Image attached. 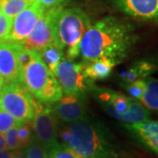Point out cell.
<instances>
[{"mask_svg": "<svg viewBox=\"0 0 158 158\" xmlns=\"http://www.w3.org/2000/svg\"><path fill=\"white\" fill-rule=\"evenodd\" d=\"M136 41L134 27L124 20L107 16L91 25L79 43V56L85 61L102 57L122 62Z\"/></svg>", "mask_w": 158, "mask_h": 158, "instance_id": "cell-1", "label": "cell"}, {"mask_svg": "<svg viewBox=\"0 0 158 158\" xmlns=\"http://www.w3.org/2000/svg\"><path fill=\"white\" fill-rule=\"evenodd\" d=\"M61 142L83 158H115V144L109 131L88 116L59 130Z\"/></svg>", "mask_w": 158, "mask_h": 158, "instance_id": "cell-2", "label": "cell"}, {"mask_svg": "<svg viewBox=\"0 0 158 158\" xmlns=\"http://www.w3.org/2000/svg\"><path fill=\"white\" fill-rule=\"evenodd\" d=\"M91 26L88 14L80 8L62 7L54 20V42L70 60L79 56V43Z\"/></svg>", "mask_w": 158, "mask_h": 158, "instance_id": "cell-3", "label": "cell"}, {"mask_svg": "<svg viewBox=\"0 0 158 158\" xmlns=\"http://www.w3.org/2000/svg\"><path fill=\"white\" fill-rule=\"evenodd\" d=\"M96 93L102 107L114 118L127 124L150 120L148 109L140 101L107 89H96Z\"/></svg>", "mask_w": 158, "mask_h": 158, "instance_id": "cell-4", "label": "cell"}, {"mask_svg": "<svg viewBox=\"0 0 158 158\" xmlns=\"http://www.w3.org/2000/svg\"><path fill=\"white\" fill-rule=\"evenodd\" d=\"M36 98L21 84H6L0 93V109L12 115L22 124L32 123Z\"/></svg>", "mask_w": 158, "mask_h": 158, "instance_id": "cell-5", "label": "cell"}, {"mask_svg": "<svg viewBox=\"0 0 158 158\" xmlns=\"http://www.w3.org/2000/svg\"><path fill=\"white\" fill-rule=\"evenodd\" d=\"M53 74L63 94L85 96L88 90L93 88V82L85 76L84 63L75 62L67 57L57 64Z\"/></svg>", "mask_w": 158, "mask_h": 158, "instance_id": "cell-6", "label": "cell"}, {"mask_svg": "<svg viewBox=\"0 0 158 158\" xmlns=\"http://www.w3.org/2000/svg\"><path fill=\"white\" fill-rule=\"evenodd\" d=\"M32 127L34 135L45 148L47 152L59 141L58 118L52 105L44 104L36 99Z\"/></svg>", "mask_w": 158, "mask_h": 158, "instance_id": "cell-7", "label": "cell"}, {"mask_svg": "<svg viewBox=\"0 0 158 158\" xmlns=\"http://www.w3.org/2000/svg\"><path fill=\"white\" fill-rule=\"evenodd\" d=\"M55 75L42 61L39 52H35L34 58L22 69L20 84L37 98Z\"/></svg>", "mask_w": 158, "mask_h": 158, "instance_id": "cell-8", "label": "cell"}, {"mask_svg": "<svg viewBox=\"0 0 158 158\" xmlns=\"http://www.w3.org/2000/svg\"><path fill=\"white\" fill-rule=\"evenodd\" d=\"M63 7H54L45 10L37 20L34 29L23 41L25 48L39 52L41 48L54 42V20L58 11Z\"/></svg>", "mask_w": 158, "mask_h": 158, "instance_id": "cell-9", "label": "cell"}, {"mask_svg": "<svg viewBox=\"0 0 158 158\" xmlns=\"http://www.w3.org/2000/svg\"><path fill=\"white\" fill-rule=\"evenodd\" d=\"M44 9L35 0L12 19L10 34L6 41L22 43L34 29L37 20L44 12Z\"/></svg>", "mask_w": 158, "mask_h": 158, "instance_id": "cell-10", "label": "cell"}, {"mask_svg": "<svg viewBox=\"0 0 158 158\" xmlns=\"http://www.w3.org/2000/svg\"><path fill=\"white\" fill-rule=\"evenodd\" d=\"M57 118L64 124H70L87 117L85 96L63 94L52 105Z\"/></svg>", "mask_w": 158, "mask_h": 158, "instance_id": "cell-11", "label": "cell"}, {"mask_svg": "<svg viewBox=\"0 0 158 158\" xmlns=\"http://www.w3.org/2000/svg\"><path fill=\"white\" fill-rule=\"evenodd\" d=\"M19 43L12 41L0 42V76L6 84L21 81L22 69L18 59Z\"/></svg>", "mask_w": 158, "mask_h": 158, "instance_id": "cell-12", "label": "cell"}, {"mask_svg": "<svg viewBox=\"0 0 158 158\" xmlns=\"http://www.w3.org/2000/svg\"><path fill=\"white\" fill-rule=\"evenodd\" d=\"M111 2L130 17L158 22V0H111Z\"/></svg>", "mask_w": 158, "mask_h": 158, "instance_id": "cell-13", "label": "cell"}, {"mask_svg": "<svg viewBox=\"0 0 158 158\" xmlns=\"http://www.w3.org/2000/svg\"><path fill=\"white\" fill-rule=\"evenodd\" d=\"M128 129L146 147L158 155V121L148 120L146 122L131 124Z\"/></svg>", "mask_w": 158, "mask_h": 158, "instance_id": "cell-14", "label": "cell"}, {"mask_svg": "<svg viewBox=\"0 0 158 158\" xmlns=\"http://www.w3.org/2000/svg\"><path fill=\"white\" fill-rule=\"evenodd\" d=\"M117 64V62L110 58L102 57L94 61H85L84 71L85 76L92 82L95 80H103L111 75L113 69Z\"/></svg>", "mask_w": 158, "mask_h": 158, "instance_id": "cell-15", "label": "cell"}, {"mask_svg": "<svg viewBox=\"0 0 158 158\" xmlns=\"http://www.w3.org/2000/svg\"><path fill=\"white\" fill-rule=\"evenodd\" d=\"M139 101L153 112L158 113V79L144 78V87Z\"/></svg>", "mask_w": 158, "mask_h": 158, "instance_id": "cell-16", "label": "cell"}, {"mask_svg": "<svg viewBox=\"0 0 158 158\" xmlns=\"http://www.w3.org/2000/svg\"><path fill=\"white\" fill-rule=\"evenodd\" d=\"M42 61L51 72H54L57 64L64 58V52L55 43L46 46L39 51Z\"/></svg>", "mask_w": 158, "mask_h": 158, "instance_id": "cell-17", "label": "cell"}, {"mask_svg": "<svg viewBox=\"0 0 158 158\" xmlns=\"http://www.w3.org/2000/svg\"><path fill=\"white\" fill-rule=\"evenodd\" d=\"M152 71V65L146 62H137L127 70L121 71L119 78L123 83H131L137 79L147 77L148 74Z\"/></svg>", "mask_w": 158, "mask_h": 158, "instance_id": "cell-18", "label": "cell"}, {"mask_svg": "<svg viewBox=\"0 0 158 158\" xmlns=\"http://www.w3.org/2000/svg\"><path fill=\"white\" fill-rule=\"evenodd\" d=\"M32 3L29 0H1V11L7 17L13 19Z\"/></svg>", "mask_w": 158, "mask_h": 158, "instance_id": "cell-19", "label": "cell"}, {"mask_svg": "<svg viewBox=\"0 0 158 158\" xmlns=\"http://www.w3.org/2000/svg\"><path fill=\"white\" fill-rule=\"evenodd\" d=\"M47 153V158H83L72 150L68 145L61 141H58Z\"/></svg>", "mask_w": 158, "mask_h": 158, "instance_id": "cell-20", "label": "cell"}, {"mask_svg": "<svg viewBox=\"0 0 158 158\" xmlns=\"http://www.w3.org/2000/svg\"><path fill=\"white\" fill-rule=\"evenodd\" d=\"M25 152L27 158H47L48 153L45 148L34 135L29 144L25 148Z\"/></svg>", "mask_w": 158, "mask_h": 158, "instance_id": "cell-21", "label": "cell"}, {"mask_svg": "<svg viewBox=\"0 0 158 158\" xmlns=\"http://www.w3.org/2000/svg\"><path fill=\"white\" fill-rule=\"evenodd\" d=\"M18 136L20 141L22 148H25L29 144L32 138L34 137V133L32 123H24L17 127Z\"/></svg>", "mask_w": 158, "mask_h": 158, "instance_id": "cell-22", "label": "cell"}, {"mask_svg": "<svg viewBox=\"0 0 158 158\" xmlns=\"http://www.w3.org/2000/svg\"><path fill=\"white\" fill-rule=\"evenodd\" d=\"M20 125H22V123L19 122L12 115L0 109V133L5 134L7 130L11 127H19Z\"/></svg>", "mask_w": 158, "mask_h": 158, "instance_id": "cell-23", "label": "cell"}, {"mask_svg": "<svg viewBox=\"0 0 158 158\" xmlns=\"http://www.w3.org/2000/svg\"><path fill=\"white\" fill-rule=\"evenodd\" d=\"M17 127H11L4 134L5 138H6V145H7V149L12 150V151L22 149V146L20 144V141L19 139V136H18Z\"/></svg>", "mask_w": 158, "mask_h": 158, "instance_id": "cell-24", "label": "cell"}, {"mask_svg": "<svg viewBox=\"0 0 158 158\" xmlns=\"http://www.w3.org/2000/svg\"><path fill=\"white\" fill-rule=\"evenodd\" d=\"M12 19L7 17L2 11H0V42L6 41L10 34Z\"/></svg>", "mask_w": 158, "mask_h": 158, "instance_id": "cell-25", "label": "cell"}, {"mask_svg": "<svg viewBox=\"0 0 158 158\" xmlns=\"http://www.w3.org/2000/svg\"><path fill=\"white\" fill-rule=\"evenodd\" d=\"M37 1L44 10H48L54 7L64 6L69 2V0H37Z\"/></svg>", "mask_w": 158, "mask_h": 158, "instance_id": "cell-26", "label": "cell"}, {"mask_svg": "<svg viewBox=\"0 0 158 158\" xmlns=\"http://www.w3.org/2000/svg\"><path fill=\"white\" fill-rule=\"evenodd\" d=\"M14 156V151L9 150V149H4L0 150V158H13Z\"/></svg>", "mask_w": 158, "mask_h": 158, "instance_id": "cell-27", "label": "cell"}, {"mask_svg": "<svg viewBox=\"0 0 158 158\" xmlns=\"http://www.w3.org/2000/svg\"><path fill=\"white\" fill-rule=\"evenodd\" d=\"M4 149H7L6 138L4 134L0 133V150H4Z\"/></svg>", "mask_w": 158, "mask_h": 158, "instance_id": "cell-28", "label": "cell"}, {"mask_svg": "<svg viewBox=\"0 0 158 158\" xmlns=\"http://www.w3.org/2000/svg\"><path fill=\"white\" fill-rule=\"evenodd\" d=\"M13 158H27L26 156V152H25V149H19L14 151V156Z\"/></svg>", "mask_w": 158, "mask_h": 158, "instance_id": "cell-29", "label": "cell"}, {"mask_svg": "<svg viewBox=\"0 0 158 158\" xmlns=\"http://www.w3.org/2000/svg\"><path fill=\"white\" fill-rule=\"evenodd\" d=\"M6 81L4 80V78L0 76V93H1V91L3 90V89H4V87L6 86Z\"/></svg>", "mask_w": 158, "mask_h": 158, "instance_id": "cell-30", "label": "cell"}, {"mask_svg": "<svg viewBox=\"0 0 158 158\" xmlns=\"http://www.w3.org/2000/svg\"><path fill=\"white\" fill-rule=\"evenodd\" d=\"M1 7H2V4H1V0H0V11H1Z\"/></svg>", "mask_w": 158, "mask_h": 158, "instance_id": "cell-31", "label": "cell"}, {"mask_svg": "<svg viewBox=\"0 0 158 158\" xmlns=\"http://www.w3.org/2000/svg\"><path fill=\"white\" fill-rule=\"evenodd\" d=\"M29 1H31V2H34V1H35V0H29Z\"/></svg>", "mask_w": 158, "mask_h": 158, "instance_id": "cell-32", "label": "cell"}]
</instances>
